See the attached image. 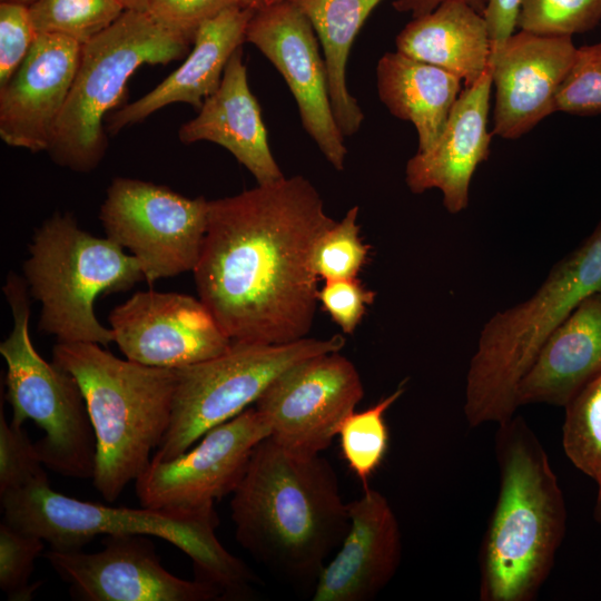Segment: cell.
<instances>
[{"mask_svg": "<svg viewBox=\"0 0 601 601\" xmlns=\"http://www.w3.org/2000/svg\"><path fill=\"white\" fill-rule=\"evenodd\" d=\"M347 505L348 531L336 555L323 568L313 601L373 600L400 566L402 535L388 500L367 486Z\"/></svg>", "mask_w": 601, "mask_h": 601, "instance_id": "ac0fdd59", "label": "cell"}, {"mask_svg": "<svg viewBox=\"0 0 601 601\" xmlns=\"http://www.w3.org/2000/svg\"><path fill=\"white\" fill-rule=\"evenodd\" d=\"M37 37L29 4L0 2V88L24 60Z\"/></svg>", "mask_w": 601, "mask_h": 601, "instance_id": "836d02e7", "label": "cell"}, {"mask_svg": "<svg viewBox=\"0 0 601 601\" xmlns=\"http://www.w3.org/2000/svg\"><path fill=\"white\" fill-rule=\"evenodd\" d=\"M358 207L329 227L318 239L314 252V268L326 280L355 278L365 265L370 246L359 236Z\"/></svg>", "mask_w": 601, "mask_h": 601, "instance_id": "f546056e", "label": "cell"}, {"mask_svg": "<svg viewBox=\"0 0 601 601\" xmlns=\"http://www.w3.org/2000/svg\"><path fill=\"white\" fill-rule=\"evenodd\" d=\"M447 0H395L394 8L400 12H411L413 18L423 16L434 10L439 4ZM483 14L486 0H461Z\"/></svg>", "mask_w": 601, "mask_h": 601, "instance_id": "74e56055", "label": "cell"}, {"mask_svg": "<svg viewBox=\"0 0 601 601\" xmlns=\"http://www.w3.org/2000/svg\"><path fill=\"white\" fill-rule=\"evenodd\" d=\"M521 1L486 0L483 17L489 30L492 53L496 52L514 33Z\"/></svg>", "mask_w": 601, "mask_h": 601, "instance_id": "8d00e7d4", "label": "cell"}, {"mask_svg": "<svg viewBox=\"0 0 601 601\" xmlns=\"http://www.w3.org/2000/svg\"><path fill=\"white\" fill-rule=\"evenodd\" d=\"M279 71L293 93L302 125L324 157L343 170L347 149L334 117L324 58L308 18L292 0L255 11L245 35Z\"/></svg>", "mask_w": 601, "mask_h": 601, "instance_id": "4fadbf2b", "label": "cell"}, {"mask_svg": "<svg viewBox=\"0 0 601 601\" xmlns=\"http://www.w3.org/2000/svg\"><path fill=\"white\" fill-rule=\"evenodd\" d=\"M312 23L323 49L334 117L344 137L362 126L364 114L351 95L346 66L356 35L382 0H292Z\"/></svg>", "mask_w": 601, "mask_h": 601, "instance_id": "d4e9b609", "label": "cell"}, {"mask_svg": "<svg viewBox=\"0 0 601 601\" xmlns=\"http://www.w3.org/2000/svg\"><path fill=\"white\" fill-rule=\"evenodd\" d=\"M344 344L342 335L285 344L233 342L218 356L176 368L170 423L151 460L168 462L187 452L209 430L255 403L285 370L315 355L339 352Z\"/></svg>", "mask_w": 601, "mask_h": 601, "instance_id": "9c48e42d", "label": "cell"}, {"mask_svg": "<svg viewBox=\"0 0 601 601\" xmlns=\"http://www.w3.org/2000/svg\"><path fill=\"white\" fill-rule=\"evenodd\" d=\"M95 553L51 549L45 558L85 601H213L223 599L211 582L168 572L150 541L140 535H107Z\"/></svg>", "mask_w": 601, "mask_h": 601, "instance_id": "9a60e30c", "label": "cell"}, {"mask_svg": "<svg viewBox=\"0 0 601 601\" xmlns=\"http://www.w3.org/2000/svg\"><path fill=\"white\" fill-rule=\"evenodd\" d=\"M355 365L339 352L305 358L279 374L255 408L282 446L307 455L325 451L363 398Z\"/></svg>", "mask_w": 601, "mask_h": 601, "instance_id": "8fae6325", "label": "cell"}, {"mask_svg": "<svg viewBox=\"0 0 601 601\" xmlns=\"http://www.w3.org/2000/svg\"><path fill=\"white\" fill-rule=\"evenodd\" d=\"M564 410L562 446L571 463L595 482L593 516L601 523V373Z\"/></svg>", "mask_w": 601, "mask_h": 601, "instance_id": "484cf974", "label": "cell"}, {"mask_svg": "<svg viewBox=\"0 0 601 601\" xmlns=\"http://www.w3.org/2000/svg\"><path fill=\"white\" fill-rule=\"evenodd\" d=\"M277 1H280V0H268V3L267 4H270V3H274V2H277ZM266 4V6H267Z\"/></svg>", "mask_w": 601, "mask_h": 601, "instance_id": "b9f144b4", "label": "cell"}, {"mask_svg": "<svg viewBox=\"0 0 601 601\" xmlns=\"http://www.w3.org/2000/svg\"><path fill=\"white\" fill-rule=\"evenodd\" d=\"M178 137L184 144L210 141L221 146L249 170L258 185L284 177L248 85L242 47L228 60L219 87L205 99L197 116L180 127Z\"/></svg>", "mask_w": 601, "mask_h": 601, "instance_id": "ffe728a7", "label": "cell"}, {"mask_svg": "<svg viewBox=\"0 0 601 601\" xmlns=\"http://www.w3.org/2000/svg\"><path fill=\"white\" fill-rule=\"evenodd\" d=\"M193 41L147 12L125 11L109 28L81 46L66 105L48 148L59 166L89 173L102 160L107 138L102 121L124 96L142 65H167L183 58Z\"/></svg>", "mask_w": 601, "mask_h": 601, "instance_id": "52a82bcc", "label": "cell"}, {"mask_svg": "<svg viewBox=\"0 0 601 601\" xmlns=\"http://www.w3.org/2000/svg\"><path fill=\"white\" fill-rule=\"evenodd\" d=\"M125 11L148 12L150 0H117Z\"/></svg>", "mask_w": 601, "mask_h": 601, "instance_id": "f35d334b", "label": "cell"}, {"mask_svg": "<svg viewBox=\"0 0 601 601\" xmlns=\"http://www.w3.org/2000/svg\"><path fill=\"white\" fill-rule=\"evenodd\" d=\"M45 541L6 521L0 524V588L11 601H27L40 583L29 584L35 560L43 552Z\"/></svg>", "mask_w": 601, "mask_h": 601, "instance_id": "4dcf8cb0", "label": "cell"}, {"mask_svg": "<svg viewBox=\"0 0 601 601\" xmlns=\"http://www.w3.org/2000/svg\"><path fill=\"white\" fill-rule=\"evenodd\" d=\"M254 13L252 9L231 6L203 23L183 65L152 90L108 116L107 129L116 134L171 104L199 109L219 87L231 55L245 42Z\"/></svg>", "mask_w": 601, "mask_h": 601, "instance_id": "44dd1931", "label": "cell"}, {"mask_svg": "<svg viewBox=\"0 0 601 601\" xmlns=\"http://www.w3.org/2000/svg\"><path fill=\"white\" fill-rule=\"evenodd\" d=\"M404 391L402 382L392 394L375 405L361 412L353 411L338 431L342 454L351 471L362 482L363 489L370 486L368 480L383 462L388 447L385 413Z\"/></svg>", "mask_w": 601, "mask_h": 601, "instance_id": "4316f807", "label": "cell"}, {"mask_svg": "<svg viewBox=\"0 0 601 601\" xmlns=\"http://www.w3.org/2000/svg\"><path fill=\"white\" fill-rule=\"evenodd\" d=\"M376 76L381 101L393 116L415 127L417 152L432 149L462 91V80L397 50L380 58Z\"/></svg>", "mask_w": 601, "mask_h": 601, "instance_id": "cb8c5ba5", "label": "cell"}, {"mask_svg": "<svg viewBox=\"0 0 601 601\" xmlns=\"http://www.w3.org/2000/svg\"><path fill=\"white\" fill-rule=\"evenodd\" d=\"M3 294L13 318L11 332L0 344L12 407L10 423L22 426L31 420L45 431V437L35 443L45 466L65 476L91 479L96 436L81 388L69 372L47 362L35 348L24 278L10 273Z\"/></svg>", "mask_w": 601, "mask_h": 601, "instance_id": "ba28073f", "label": "cell"}, {"mask_svg": "<svg viewBox=\"0 0 601 601\" xmlns=\"http://www.w3.org/2000/svg\"><path fill=\"white\" fill-rule=\"evenodd\" d=\"M555 110L581 116L601 114V42L577 49L556 95Z\"/></svg>", "mask_w": 601, "mask_h": 601, "instance_id": "1f68e13d", "label": "cell"}, {"mask_svg": "<svg viewBox=\"0 0 601 601\" xmlns=\"http://www.w3.org/2000/svg\"><path fill=\"white\" fill-rule=\"evenodd\" d=\"M397 51L459 77L464 87L476 82L492 53L482 13L461 0H447L413 20L396 37Z\"/></svg>", "mask_w": 601, "mask_h": 601, "instance_id": "603a6c76", "label": "cell"}, {"mask_svg": "<svg viewBox=\"0 0 601 601\" xmlns=\"http://www.w3.org/2000/svg\"><path fill=\"white\" fill-rule=\"evenodd\" d=\"M499 495L479 551L482 601H533L552 572L566 506L548 453L526 422L497 424Z\"/></svg>", "mask_w": 601, "mask_h": 601, "instance_id": "3957f363", "label": "cell"}, {"mask_svg": "<svg viewBox=\"0 0 601 601\" xmlns=\"http://www.w3.org/2000/svg\"><path fill=\"white\" fill-rule=\"evenodd\" d=\"M238 3L243 8L257 11L260 8L265 7L268 3V0H238Z\"/></svg>", "mask_w": 601, "mask_h": 601, "instance_id": "ab89813d", "label": "cell"}, {"mask_svg": "<svg viewBox=\"0 0 601 601\" xmlns=\"http://www.w3.org/2000/svg\"><path fill=\"white\" fill-rule=\"evenodd\" d=\"M334 224L299 175L209 200L193 273L199 299L233 342L307 337L319 292L314 252Z\"/></svg>", "mask_w": 601, "mask_h": 601, "instance_id": "6da1fadb", "label": "cell"}, {"mask_svg": "<svg viewBox=\"0 0 601 601\" xmlns=\"http://www.w3.org/2000/svg\"><path fill=\"white\" fill-rule=\"evenodd\" d=\"M209 200L140 179L116 177L100 207L106 237L127 248L145 280L193 272L208 223Z\"/></svg>", "mask_w": 601, "mask_h": 601, "instance_id": "30bf717a", "label": "cell"}, {"mask_svg": "<svg viewBox=\"0 0 601 601\" xmlns=\"http://www.w3.org/2000/svg\"><path fill=\"white\" fill-rule=\"evenodd\" d=\"M22 272L30 296L40 303L39 331L59 343L104 346L114 342V333L95 314L97 297L145 279L132 255L83 230L68 213H56L35 230Z\"/></svg>", "mask_w": 601, "mask_h": 601, "instance_id": "8992f818", "label": "cell"}, {"mask_svg": "<svg viewBox=\"0 0 601 601\" xmlns=\"http://www.w3.org/2000/svg\"><path fill=\"white\" fill-rule=\"evenodd\" d=\"M572 37L514 32L491 55L495 87L493 132L516 139L555 110L556 95L575 59Z\"/></svg>", "mask_w": 601, "mask_h": 601, "instance_id": "2e32d148", "label": "cell"}, {"mask_svg": "<svg viewBox=\"0 0 601 601\" xmlns=\"http://www.w3.org/2000/svg\"><path fill=\"white\" fill-rule=\"evenodd\" d=\"M81 45L39 33L22 63L0 88V137L8 146L48 150L70 92Z\"/></svg>", "mask_w": 601, "mask_h": 601, "instance_id": "e0dca14e", "label": "cell"}, {"mask_svg": "<svg viewBox=\"0 0 601 601\" xmlns=\"http://www.w3.org/2000/svg\"><path fill=\"white\" fill-rule=\"evenodd\" d=\"M52 362L81 388L96 436L92 484L114 502L147 467L168 430L176 368L121 359L85 342H58Z\"/></svg>", "mask_w": 601, "mask_h": 601, "instance_id": "5b68a950", "label": "cell"}, {"mask_svg": "<svg viewBox=\"0 0 601 601\" xmlns=\"http://www.w3.org/2000/svg\"><path fill=\"white\" fill-rule=\"evenodd\" d=\"M231 494L239 544L288 582L315 587L349 528L348 505L331 463L268 436L254 449Z\"/></svg>", "mask_w": 601, "mask_h": 601, "instance_id": "7a4b0ae2", "label": "cell"}, {"mask_svg": "<svg viewBox=\"0 0 601 601\" xmlns=\"http://www.w3.org/2000/svg\"><path fill=\"white\" fill-rule=\"evenodd\" d=\"M492 73L490 63L476 82L462 89L436 144L426 152H416L406 164L405 181L410 190L422 194L439 189L451 214L467 207L473 174L490 155L487 115Z\"/></svg>", "mask_w": 601, "mask_h": 601, "instance_id": "d6986e66", "label": "cell"}, {"mask_svg": "<svg viewBox=\"0 0 601 601\" xmlns=\"http://www.w3.org/2000/svg\"><path fill=\"white\" fill-rule=\"evenodd\" d=\"M374 299L375 292L356 278L326 280L318 292L323 308L345 334L354 333Z\"/></svg>", "mask_w": 601, "mask_h": 601, "instance_id": "d590c367", "label": "cell"}, {"mask_svg": "<svg viewBox=\"0 0 601 601\" xmlns=\"http://www.w3.org/2000/svg\"><path fill=\"white\" fill-rule=\"evenodd\" d=\"M29 10L37 35H61L81 46L125 12L117 0H36Z\"/></svg>", "mask_w": 601, "mask_h": 601, "instance_id": "83f0119b", "label": "cell"}, {"mask_svg": "<svg viewBox=\"0 0 601 601\" xmlns=\"http://www.w3.org/2000/svg\"><path fill=\"white\" fill-rule=\"evenodd\" d=\"M36 445L22 426L8 423L0 408V494L47 479Z\"/></svg>", "mask_w": 601, "mask_h": 601, "instance_id": "d6a6232c", "label": "cell"}, {"mask_svg": "<svg viewBox=\"0 0 601 601\" xmlns=\"http://www.w3.org/2000/svg\"><path fill=\"white\" fill-rule=\"evenodd\" d=\"M108 322L125 357L152 367L196 364L233 343L199 298L175 292L135 293L110 312Z\"/></svg>", "mask_w": 601, "mask_h": 601, "instance_id": "5bb4252c", "label": "cell"}, {"mask_svg": "<svg viewBox=\"0 0 601 601\" xmlns=\"http://www.w3.org/2000/svg\"><path fill=\"white\" fill-rule=\"evenodd\" d=\"M1 1H16V2H21V3L30 4V3H32V2L36 1V0H1Z\"/></svg>", "mask_w": 601, "mask_h": 601, "instance_id": "60d3db41", "label": "cell"}, {"mask_svg": "<svg viewBox=\"0 0 601 601\" xmlns=\"http://www.w3.org/2000/svg\"><path fill=\"white\" fill-rule=\"evenodd\" d=\"M238 0H150L148 14L162 27L194 41L197 30Z\"/></svg>", "mask_w": 601, "mask_h": 601, "instance_id": "e575fe53", "label": "cell"}, {"mask_svg": "<svg viewBox=\"0 0 601 601\" xmlns=\"http://www.w3.org/2000/svg\"><path fill=\"white\" fill-rule=\"evenodd\" d=\"M600 21L601 0H522L516 27L540 36L572 37Z\"/></svg>", "mask_w": 601, "mask_h": 601, "instance_id": "f1b7e54d", "label": "cell"}, {"mask_svg": "<svg viewBox=\"0 0 601 601\" xmlns=\"http://www.w3.org/2000/svg\"><path fill=\"white\" fill-rule=\"evenodd\" d=\"M270 428L255 407L209 430L201 441L168 462L151 460L136 479L141 506L196 511L231 494L256 445Z\"/></svg>", "mask_w": 601, "mask_h": 601, "instance_id": "7c38bea8", "label": "cell"}, {"mask_svg": "<svg viewBox=\"0 0 601 601\" xmlns=\"http://www.w3.org/2000/svg\"><path fill=\"white\" fill-rule=\"evenodd\" d=\"M601 373V288L551 333L518 388L519 405L564 407Z\"/></svg>", "mask_w": 601, "mask_h": 601, "instance_id": "7402d4cb", "label": "cell"}, {"mask_svg": "<svg viewBox=\"0 0 601 601\" xmlns=\"http://www.w3.org/2000/svg\"><path fill=\"white\" fill-rule=\"evenodd\" d=\"M3 521L58 551H77L95 536L154 535L193 561L198 579L214 583L223 599H246L255 574L219 542L214 505L196 511L112 508L56 492L43 479L0 494Z\"/></svg>", "mask_w": 601, "mask_h": 601, "instance_id": "277c9868", "label": "cell"}]
</instances>
